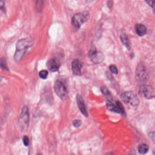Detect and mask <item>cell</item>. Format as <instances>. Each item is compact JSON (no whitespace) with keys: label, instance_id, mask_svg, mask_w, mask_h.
Masks as SVG:
<instances>
[{"label":"cell","instance_id":"obj_1","mask_svg":"<svg viewBox=\"0 0 155 155\" xmlns=\"http://www.w3.org/2000/svg\"><path fill=\"white\" fill-rule=\"evenodd\" d=\"M33 44V40L30 38H24L18 41L14 56L15 60L17 62L21 61L25 56L26 52Z\"/></svg>","mask_w":155,"mask_h":155},{"label":"cell","instance_id":"obj_2","mask_svg":"<svg viewBox=\"0 0 155 155\" xmlns=\"http://www.w3.org/2000/svg\"><path fill=\"white\" fill-rule=\"evenodd\" d=\"M30 115L27 107L24 106L18 119L19 126L21 131L26 132L29 126Z\"/></svg>","mask_w":155,"mask_h":155},{"label":"cell","instance_id":"obj_3","mask_svg":"<svg viewBox=\"0 0 155 155\" xmlns=\"http://www.w3.org/2000/svg\"><path fill=\"white\" fill-rule=\"evenodd\" d=\"M90 17V14L88 11H84L77 13L72 17L71 20L72 25L74 26V27L78 29L89 19Z\"/></svg>","mask_w":155,"mask_h":155},{"label":"cell","instance_id":"obj_4","mask_svg":"<svg viewBox=\"0 0 155 155\" xmlns=\"http://www.w3.org/2000/svg\"><path fill=\"white\" fill-rule=\"evenodd\" d=\"M122 101L126 103H129L133 106H137L139 103V99L136 94L132 92H126L121 95Z\"/></svg>","mask_w":155,"mask_h":155},{"label":"cell","instance_id":"obj_5","mask_svg":"<svg viewBox=\"0 0 155 155\" xmlns=\"http://www.w3.org/2000/svg\"><path fill=\"white\" fill-rule=\"evenodd\" d=\"M54 90L56 95L62 99H67L68 95V91L63 83L61 81H56L55 83Z\"/></svg>","mask_w":155,"mask_h":155},{"label":"cell","instance_id":"obj_6","mask_svg":"<svg viewBox=\"0 0 155 155\" xmlns=\"http://www.w3.org/2000/svg\"><path fill=\"white\" fill-rule=\"evenodd\" d=\"M88 56L91 61L94 64L102 63L104 59L103 54L101 52L97 51L95 49H92L89 52Z\"/></svg>","mask_w":155,"mask_h":155},{"label":"cell","instance_id":"obj_7","mask_svg":"<svg viewBox=\"0 0 155 155\" xmlns=\"http://www.w3.org/2000/svg\"><path fill=\"white\" fill-rule=\"evenodd\" d=\"M136 78L138 81L144 82L147 79L148 74L147 69L143 65L140 64L136 69Z\"/></svg>","mask_w":155,"mask_h":155},{"label":"cell","instance_id":"obj_8","mask_svg":"<svg viewBox=\"0 0 155 155\" xmlns=\"http://www.w3.org/2000/svg\"><path fill=\"white\" fill-rule=\"evenodd\" d=\"M61 64L59 60L53 58L49 59L47 63V67L48 69L53 72H56L59 70Z\"/></svg>","mask_w":155,"mask_h":155},{"label":"cell","instance_id":"obj_9","mask_svg":"<svg viewBox=\"0 0 155 155\" xmlns=\"http://www.w3.org/2000/svg\"><path fill=\"white\" fill-rule=\"evenodd\" d=\"M77 102L79 109L80 110L81 112L84 116L87 117V108L85 105V102L83 100V99L81 95H78L77 96Z\"/></svg>","mask_w":155,"mask_h":155},{"label":"cell","instance_id":"obj_10","mask_svg":"<svg viewBox=\"0 0 155 155\" xmlns=\"http://www.w3.org/2000/svg\"><path fill=\"white\" fill-rule=\"evenodd\" d=\"M143 93L145 98L148 99H150L155 98V90L150 85H147L143 88Z\"/></svg>","mask_w":155,"mask_h":155},{"label":"cell","instance_id":"obj_11","mask_svg":"<svg viewBox=\"0 0 155 155\" xmlns=\"http://www.w3.org/2000/svg\"><path fill=\"white\" fill-rule=\"evenodd\" d=\"M71 66H72V71L73 74L76 76L81 75L82 65L80 61L78 59H75L72 62Z\"/></svg>","mask_w":155,"mask_h":155},{"label":"cell","instance_id":"obj_12","mask_svg":"<svg viewBox=\"0 0 155 155\" xmlns=\"http://www.w3.org/2000/svg\"><path fill=\"white\" fill-rule=\"evenodd\" d=\"M135 30L137 34L142 37L147 33V28L145 25L141 24H138L135 26Z\"/></svg>","mask_w":155,"mask_h":155},{"label":"cell","instance_id":"obj_13","mask_svg":"<svg viewBox=\"0 0 155 155\" xmlns=\"http://www.w3.org/2000/svg\"><path fill=\"white\" fill-rule=\"evenodd\" d=\"M120 39L123 44H124L128 50H130L131 48V44L128 35L126 34H122L120 36Z\"/></svg>","mask_w":155,"mask_h":155},{"label":"cell","instance_id":"obj_14","mask_svg":"<svg viewBox=\"0 0 155 155\" xmlns=\"http://www.w3.org/2000/svg\"><path fill=\"white\" fill-rule=\"evenodd\" d=\"M36 9L37 12H41L43 9L44 0H34Z\"/></svg>","mask_w":155,"mask_h":155},{"label":"cell","instance_id":"obj_15","mask_svg":"<svg viewBox=\"0 0 155 155\" xmlns=\"http://www.w3.org/2000/svg\"><path fill=\"white\" fill-rule=\"evenodd\" d=\"M106 105H107V108L108 110L112 111V112H115V113H120V111L117 108V106L116 105H115L110 101H108L106 102Z\"/></svg>","mask_w":155,"mask_h":155},{"label":"cell","instance_id":"obj_16","mask_svg":"<svg viewBox=\"0 0 155 155\" xmlns=\"http://www.w3.org/2000/svg\"><path fill=\"white\" fill-rule=\"evenodd\" d=\"M138 150L140 154L145 155L148 151L149 146L147 144L144 143L140 144L138 148Z\"/></svg>","mask_w":155,"mask_h":155},{"label":"cell","instance_id":"obj_17","mask_svg":"<svg viewBox=\"0 0 155 155\" xmlns=\"http://www.w3.org/2000/svg\"><path fill=\"white\" fill-rule=\"evenodd\" d=\"M101 91L106 98L107 99V100L110 101L112 98V95L109 90L106 87L103 86L101 89Z\"/></svg>","mask_w":155,"mask_h":155},{"label":"cell","instance_id":"obj_18","mask_svg":"<svg viewBox=\"0 0 155 155\" xmlns=\"http://www.w3.org/2000/svg\"><path fill=\"white\" fill-rule=\"evenodd\" d=\"M0 67L2 68L3 70H6V71L9 70L6 59L4 58L0 59Z\"/></svg>","mask_w":155,"mask_h":155},{"label":"cell","instance_id":"obj_19","mask_svg":"<svg viewBox=\"0 0 155 155\" xmlns=\"http://www.w3.org/2000/svg\"><path fill=\"white\" fill-rule=\"evenodd\" d=\"M116 105L117 106V108L120 111V114H125V109L124 108L123 106L122 105V103L119 101H117L116 102Z\"/></svg>","mask_w":155,"mask_h":155},{"label":"cell","instance_id":"obj_20","mask_svg":"<svg viewBox=\"0 0 155 155\" xmlns=\"http://www.w3.org/2000/svg\"><path fill=\"white\" fill-rule=\"evenodd\" d=\"M48 72L47 70H43L42 71H40L39 73V76L41 78V79H46L47 78V76H48Z\"/></svg>","mask_w":155,"mask_h":155},{"label":"cell","instance_id":"obj_21","mask_svg":"<svg viewBox=\"0 0 155 155\" xmlns=\"http://www.w3.org/2000/svg\"><path fill=\"white\" fill-rule=\"evenodd\" d=\"M109 68H110V71H111V72L113 73V74H118V69H117V67H116L115 65H111Z\"/></svg>","mask_w":155,"mask_h":155},{"label":"cell","instance_id":"obj_22","mask_svg":"<svg viewBox=\"0 0 155 155\" xmlns=\"http://www.w3.org/2000/svg\"><path fill=\"white\" fill-rule=\"evenodd\" d=\"M81 124H82V122H81V120L77 119V120H75L73 121V125L75 127H80Z\"/></svg>","mask_w":155,"mask_h":155},{"label":"cell","instance_id":"obj_23","mask_svg":"<svg viewBox=\"0 0 155 155\" xmlns=\"http://www.w3.org/2000/svg\"><path fill=\"white\" fill-rule=\"evenodd\" d=\"M23 142L24 145L26 147H27L29 145L30 140L28 136H24L23 138Z\"/></svg>","mask_w":155,"mask_h":155},{"label":"cell","instance_id":"obj_24","mask_svg":"<svg viewBox=\"0 0 155 155\" xmlns=\"http://www.w3.org/2000/svg\"><path fill=\"white\" fill-rule=\"evenodd\" d=\"M145 2H147V4L150 6L151 8H154V0H145Z\"/></svg>","mask_w":155,"mask_h":155},{"label":"cell","instance_id":"obj_25","mask_svg":"<svg viewBox=\"0 0 155 155\" xmlns=\"http://www.w3.org/2000/svg\"><path fill=\"white\" fill-rule=\"evenodd\" d=\"M113 0H107V6L109 9H111L113 6Z\"/></svg>","mask_w":155,"mask_h":155},{"label":"cell","instance_id":"obj_26","mask_svg":"<svg viewBox=\"0 0 155 155\" xmlns=\"http://www.w3.org/2000/svg\"><path fill=\"white\" fill-rule=\"evenodd\" d=\"M5 7V3L4 0H0V10H4Z\"/></svg>","mask_w":155,"mask_h":155},{"label":"cell","instance_id":"obj_27","mask_svg":"<svg viewBox=\"0 0 155 155\" xmlns=\"http://www.w3.org/2000/svg\"><path fill=\"white\" fill-rule=\"evenodd\" d=\"M128 155H136V151L134 148L131 149L130 150Z\"/></svg>","mask_w":155,"mask_h":155},{"label":"cell","instance_id":"obj_28","mask_svg":"<svg viewBox=\"0 0 155 155\" xmlns=\"http://www.w3.org/2000/svg\"><path fill=\"white\" fill-rule=\"evenodd\" d=\"M154 135H155V134H154V132H150V133H149V135L150 138L153 141H154Z\"/></svg>","mask_w":155,"mask_h":155},{"label":"cell","instance_id":"obj_29","mask_svg":"<svg viewBox=\"0 0 155 155\" xmlns=\"http://www.w3.org/2000/svg\"><path fill=\"white\" fill-rule=\"evenodd\" d=\"M106 76H107V78L109 80H112V75L111 74L109 73V72H107V74H106Z\"/></svg>","mask_w":155,"mask_h":155},{"label":"cell","instance_id":"obj_30","mask_svg":"<svg viewBox=\"0 0 155 155\" xmlns=\"http://www.w3.org/2000/svg\"><path fill=\"white\" fill-rule=\"evenodd\" d=\"M106 155H116L115 154H114V153H112V152H109V153H107Z\"/></svg>","mask_w":155,"mask_h":155},{"label":"cell","instance_id":"obj_31","mask_svg":"<svg viewBox=\"0 0 155 155\" xmlns=\"http://www.w3.org/2000/svg\"><path fill=\"white\" fill-rule=\"evenodd\" d=\"M94 0H86V2H87V3H90V2H92L94 1Z\"/></svg>","mask_w":155,"mask_h":155},{"label":"cell","instance_id":"obj_32","mask_svg":"<svg viewBox=\"0 0 155 155\" xmlns=\"http://www.w3.org/2000/svg\"><path fill=\"white\" fill-rule=\"evenodd\" d=\"M37 155H43L42 154H41V153H39V154H37Z\"/></svg>","mask_w":155,"mask_h":155}]
</instances>
